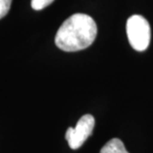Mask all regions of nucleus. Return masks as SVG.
Returning <instances> with one entry per match:
<instances>
[{"instance_id":"nucleus-1","label":"nucleus","mask_w":153,"mask_h":153,"mask_svg":"<svg viewBox=\"0 0 153 153\" xmlns=\"http://www.w3.org/2000/svg\"><path fill=\"white\" fill-rule=\"evenodd\" d=\"M96 22L89 15L76 13L67 18L55 35V45L62 51L77 52L84 50L95 41Z\"/></svg>"},{"instance_id":"nucleus-2","label":"nucleus","mask_w":153,"mask_h":153,"mask_svg":"<svg viewBox=\"0 0 153 153\" xmlns=\"http://www.w3.org/2000/svg\"><path fill=\"white\" fill-rule=\"evenodd\" d=\"M126 34L128 42L134 50L145 51L151 38V30L148 21L141 15H132L126 22Z\"/></svg>"},{"instance_id":"nucleus-3","label":"nucleus","mask_w":153,"mask_h":153,"mask_svg":"<svg viewBox=\"0 0 153 153\" xmlns=\"http://www.w3.org/2000/svg\"><path fill=\"white\" fill-rule=\"evenodd\" d=\"M95 119L91 115H85L78 120L75 127H68L65 133V139L67 140L71 149H78L83 145L87 138L92 134Z\"/></svg>"},{"instance_id":"nucleus-4","label":"nucleus","mask_w":153,"mask_h":153,"mask_svg":"<svg viewBox=\"0 0 153 153\" xmlns=\"http://www.w3.org/2000/svg\"><path fill=\"white\" fill-rule=\"evenodd\" d=\"M100 153H129L126 149L123 141L119 138H113L108 141L103 148L101 149Z\"/></svg>"},{"instance_id":"nucleus-5","label":"nucleus","mask_w":153,"mask_h":153,"mask_svg":"<svg viewBox=\"0 0 153 153\" xmlns=\"http://www.w3.org/2000/svg\"><path fill=\"white\" fill-rule=\"evenodd\" d=\"M54 0H32L31 5L34 10H42L48 5H51Z\"/></svg>"},{"instance_id":"nucleus-6","label":"nucleus","mask_w":153,"mask_h":153,"mask_svg":"<svg viewBox=\"0 0 153 153\" xmlns=\"http://www.w3.org/2000/svg\"><path fill=\"white\" fill-rule=\"evenodd\" d=\"M12 0H0V19L5 17L10 10Z\"/></svg>"}]
</instances>
